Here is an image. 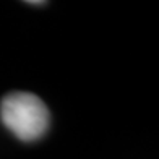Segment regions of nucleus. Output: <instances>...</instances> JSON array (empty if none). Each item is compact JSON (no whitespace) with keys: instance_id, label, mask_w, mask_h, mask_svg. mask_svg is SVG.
Segmentation results:
<instances>
[{"instance_id":"2","label":"nucleus","mask_w":159,"mask_h":159,"mask_svg":"<svg viewBox=\"0 0 159 159\" xmlns=\"http://www.w3.org/2000/svg\"><path fill=\"white\" fill-rule=\"evenodd\" d=\"M28 5H46V2H42V0H31V2H25Z\"/></svg>"},{"instance_id":"1","label":"nucleus","mask_w":159,"mask_h":159,"mask_svg":"<svg viewBox=\"0 0 159 159\" xmlns=\"http://www.w3.org/2000/svg\"><path fill=\"white\" fill-rule=\"evenodd\" d=\"M0 120L18 140L31 143L46 135L50 124V114L39 96L26 91H16L2 99Z\"/></svg>"}]
</instances>
